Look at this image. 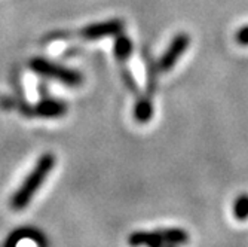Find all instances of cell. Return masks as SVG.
I'll list each match as a JSON object with an SVG mask.
<instances>
[{"label":"cell","instance_id":"1","mask_svg":"<svg viewBox=\"0 0 248 247\" xmlns=\"http://www.w3.org/2000/svg\"><path fill=\"white\" fill-rule=\"evenodd\" d=\"M55 167V156L52 153H45L42 155L39 161L36 163L34 168L29 173L26 181L16 189V192L12 195L11 199V207L14 210H22L26 209L33 197L40 189L42 183L46 181V177Z\"/></svg>","mask_w":248,"mask_h":247},{"label":"cell","instance_id":"2","mask_svg":"<svg viewBox=\"0 0 248 247\" xmlns=\"http://www.w3.org/2000/svg\"><path fill=\"white\" fill-rule=\"evenodd\" d=\"M31 70L45 76V78H52L60 82H62L67 86H79L83 81L82 75L76 70L67 69L64 66L55 64L49 60L45 58H33L30 61Z\"/></svg>","mask_w":248,"mask_h":247},{"label":"cell","instance_id":"3","mask_svg":"<svg viewBox=\"0 0 248 247\" xmlns=\"http://www.w3.org/2000/svg\"><path fill=\"white\" fill-rule=\"evenodd\" d=\"M190 36L186 33H178L170 43L167 51L162 54V57L157 61V67L159 72H170L172 67L178 63L180 57L185 54V51L189 48Z\"/></svg>","mask_w":248,"mask_h":247},{"label":"cell","instance_id":"4","mask_svg":"<svg viewBox=\"0 0 248 247\" xmlns=\"http://www.w3.org/2000/svg\"><path fill=\"white\" fill-rule=\"evenodd\" d=\"M125 30V22L122 19H108L103 22H95V24H89L86 26L80 34L82 37L88 40H97L103 37H110V36H118L124 33Z\"/></svg>","mask_w":248,"mask_h":247},{"label":"cell","instance_id":"5","mask_svg":"<svg viewBox=\"0 0 248 247\" xmlns=\"http://www.w3.org/2000/svg\"><path fill=\"white\" fill-rule=\"evenodd\" d=\"M67 110H69L67 103L55 99H45L36 104L34 114L40 118H61L67 114Z\"/></svg>","mask_w":248,"mask_h":247},{"label":"cell","instance_id":"6","mask_svg":"<svg viewBox=\"0 0 248 247\" xmlns=\"http://www.w3.org/2000/svg\"><path fill=\"white\" fill-rule=\"evenodd\" d=\"M131 246H149V247H161L165 246L161 231H137L132 232L128 238Z\"/></svg>","mask_w":248,"mask_h":247},{"label":"cell","instance_id":"7","mask_svg":"<svg viewBox=\"0 0 248 247\" xmlns=\"http://www.w3.org/2000/svg\"><path fill=\"white\" fill-rule=\"evenodd\" d=\"M26 238L31 240V241H33L34 244H37V246H46V238H45V237H43L37 230H34V228H21V230L14 231V232L8 237L5 246H16L21 240H26Z\"/></svg>","mask_w":248,"mask_h":247},{"label":"cell","instance_id":"8","mask_svg":"<svg viewBox=\"0 0 248 247\" xmlns=\"http://www.w3.org/2000/svg\"><path fill=\"white\" fill-rule=\"evenodd\" d=\"M153 118V101L152 97H140L134 106V119L140 124H147Z\"/></svg>","mask_w":248,"mask_h":247},{"label":"cell","instance_id":"9","mask_svg":"<svg viewBox=\"0 0 248 247\" xmlns=\"http://www.w3.org/2000/svg\"><path fill=\"white\" fill-rule=\"evenodd\" d=\"M113 49H115L116 58H118L122 64H125V63L129 60L134 47H132L131 39H129L128 36H125L124 33H121V34H118L116 39H115V47H113Z\"/></svg>","mask_w":248,"mask_h":247},{"label":"cell","instance_id":"10","mask_svg":"<svg viewBox=\"0 0 248 247\" xmlns=\"http://www.w3.org/2000/svg\"><path fill=\"white\" fill-rule=\"evenodd\" d=\"M165 246H177L189 241V234L182 228H164L159 230Z\"/></svg>","mask_w":248,"mask_h":247},{"label":"cell","instance_id":"11","mask_svg":"<svg viewBox=\"0 0 248 247\" xmlns=\"http://www.w3.org/2000/svg\"><path fill=\"white\" fill-rule=\"evenodd\" d=\"M233 216L238 220L248 219V195L242 194L239 195L233 203Z\"/></svg>","mask_w":248,"mask_h":247},{"label":"cell","instance_id":"12","mask_svg":"<svg viewBox=\"0 0 248 247\" xmlns=\"http://www.w3.org/2000/svg\"><path fill=\"white\" fill-rule=\"evenodd\" d=\"M235 39L242 47H248V26H244L242 29H239Z\"/></svg>","mask_w":248,"mask_h":247}]
</instances>
